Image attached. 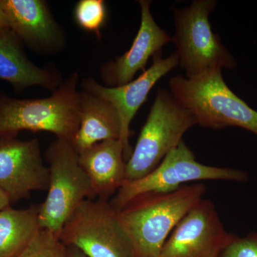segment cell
Wrapping results in <instances>:
<instances>
[{
  "instance_id": "cell-14",
  "label": "cell",
  "mask_w": 257,
  "mask_h": 257,
  "mask_svg": "<svg viewBox=\"0 0 257 257\" xmlns=\"http://www.w3.org/2000/svg\"><path fill=\"white\" fill-rule=\"evenodd\" d=\"M124 147L106 140L79 154V165L89 177L96 198L109 202L126 181Z\"/></svg>"
},
{
  "instance_id": "cell-17",
  "label": "cell",
  "mask_w": 257,
  "mask_h": 257,
  "mask_svg": "<svg viewBox=\"0 0 257 257\" xmlns=\"http://www.w3.org/2000/svg\"><path fill=\"white\" fill-rule=\"evenodd\" d=\"M38 206L0 211V257H18L41 229Z\"/></svg>"
},
{
  "instance_id": "cell-16",
  "label": "cell",
  "mask_w": 257,
  "mask_h": 257,
  "mask_svg": "<svg viewBox=\"0 0 257 257\" xmlns=\"http://www.w3.org/2000/svg\"><path fill=\"white\" fill-rule=\"evenodd\" d=\"M0 79L20 91L40 86L55 92L63 82L57 74L29 60L11 30L0 32Z\"/></svg>"
},
{
  "instance_id": "cell-6",
  "label": "cell",
  "mask_w": 257,
  "mask_h": 257,
  "mask_svg": "<svg viewBox=\"0 0 257 257\" xmlns=\"http://www.w3.org/2000/svg\"><path fill=\"white\" fill-rule=\"evenodd\" d=\"M49 187L46 199L38 205L42 229L57 236L81 203L96 199L92 184L79 163V154L72 143L57 139L47 148Z\"/></svg>"
},
{
  "instance_id": "cell-21",
  "label": "cell",
  "mask_w": 257,
  "mask_h": 257,
  "mask_svg": "<svg viewBox=\"0 0 257 257\" xmlns=\"http://www.w3.org/2000/svg\"><path fill=\"white\" fill-rule=\"evenodd\" d=\"M11 201L9 197L0 189V211L11 206Z\"/></svg>"
},
{
  "instance_id": "cell-23",
  "label": "cell",
  "mask_w": 257,
  "mask_h": 257,
  "mask_svg": "<svg viewBox=\"0 0 257 257\" xmlns=\"http://www.w3.org/2000/svg\"><path fill=\"white\" fill-rule=\"evenodd\" d=\"M10 30L9 24L8 23L6 17L0 7V32L5 31V30Z\"/></svg>"
},
{
  "instance_id": "cell-19",
  "label": "cell",
  "mask_w": 257,
  "mask_h": 257,
  "mask_svg": "<svg viewBox=\"0 0 257 257\" xmlns=\"http://www.w3.org/2000/svg\"><path fill=\"white\" fill-rule=\"evenodd\" d=\"M66 254L67 246L60 238L41 229L18 257H66Z\"/></svg>"
},
{
  "instance_id": "cell-11",
  "label": "cell",
  "mask_w": 257,
  "mask_h": 257,
  "mask_svg": "<svg viewBox=\"0 0 257 257\" xmlns=\"http://www.w3.org/2000/svg\"><path fill=\"white\" fill-rule=\"evenodd\" d=\"M152 60V65L148 69L124 85L106 87L92 78L83 82L84 91L110 103L117 111L121 124L120 141L124 147V160L126 161L133 151L130 144V124L135 114L146 101L150 91L157 82L179 65V57L176 52L166 58H163L162 52H160Z\"/></svg>"
},
{
  "instance_id": "cell-2",
  "label": "cell",
  "mask_w": 257,
  "mask_h": 257,
  "mask_svg": "<svg viewBox=\"0 0 257 257\" xmlns=\"http://www.w3.org/2000/svg\"><path fill=\"white\" fill-rule=\"evenodd\" d=\"M79 74L74 72L44 99H0V138L24 130L48 132L72 143L79 126Z\"/></svg>"
},
{
  "instance_id": "cell-4",
  "label": "cell",
  "mask_w": 257,
  "mask_h": 257,
  "mask_svg": "<svg viewBox=\"0 0 257 257\" xmlns=\"http://www.w3.org/2000/svg\"><path fill=\"white\" fill-rule=\"evenodd\" d=\"M197 125L195 116L170 91L159 88L136 146L126 162V181L138 180L155 170Z\"/></svg>"
},
{
  "instance_id": "cell-12",
  "label": "cell",
  "mask_w": 257,
  "mask_h": 257,
  "mask_svg": "<svg viewBox=\"0 0 257 257\" xmlns=\"http://www.w3.org/2000/svg\"><path fill=\"white\" fill-rule=\"evenodd\" d=\"M138 3L141 9V23L133 45L122 55L101 67V77L106 87H119L133 81L138 72L146 70L149 60L162 52V47L172 42V37L152 16V2L140 0Z\"/></svg>"
},
{
  "instance_id": "cell-20",
  "label": "cell",
  "mask_w": 257,
  "mask_h": 257,
  "mask_svg": "<svg viewBox=\"0 0 257 257\" xmlns=\"http://www.w3.org/2000/svg\"><path fill=\"white\" fill-rule=\"evenodd\" d=\"M220 257H257V231L243 236L235 234Z\"/></svg>"
},
{
  "instance_id": "cell-1",
  "label": "cell",
  "mask_w": 257,
  "mask_h": 257,
  "mask_svg": "<svg viewBox=\"0 0 257 257\" xmlns=\"http://www.w3.org/2000/svg\"><path fill=\"white\" fill-rule=\"evenodd\" d=\"M206 192L204 184H186L174 192L140 194L115 210L133 257H160L172 231Z\"/></svg>"
},
{
  "instance_id": "cell-13",
  "label": "cell",
  "mask_w": 257,
  "mask_h": 257,
  "mask_svg": "<svg viewBox=\"0 0 257 257\" xmlns=\"http://www.w3.org/2000/svg\"><path fill=\"white\" fill-rule=\"evenodd\" d=\"M10 30L35 50L51 52L62 48L64 37L42 0H0Z\"/></svg>"
},
{
  "instance_id": "cell-7",
  "label": "cell",
  "mask_w": 257,
  "mask_h": 257,
  "mask_svg": "<svg viewBox=\"0 0 257 257\" xmlns=\"http://www.w3.org/2000/svg\"><path fill=\"white\" fill-rule=\"evenodd\" d=\"M248 179L249 176L245 171L213 167L197 162L194 154L182 140L148 175L138 180L126 181L109 203L114 210L118 211L134 198L145 193L174 192L189 182L199 181L243 183Z\"/></svg>"
},
{
  "instance_id": "cell-10",
  "label": "cell",
  "mask_w": 257,
  "mask_h": 257,
  "mask_svg": "<svg viewBox=\"0 0 257 257\" xmlns=\"http://www.w3.org/2000/svg\"><path fill=\"white\" fill-rule=\"evenodd\" d=\"M49 175L37 139L0 138V189L11 203L28 199L32 192L47 191Z\"/></svg>"
},
{
  "instance_id": "cell-9",
  "label": "cell",
  "mask_w": 257,
  "mask_h": 257,
  "mask_svg": "<svg viewBox=\"0 0 257 257\" xmlns=\"http://www.w3.org/2000/svg\"><path fill=\"white\" fill-rule=\"evenodd\" d=\"M234 236L225 229L214 202L203 198L175 226L160 257H220Z\"/></svg>"
},
{
  "instance_id": "cell-15",
  "label": "cell",
  "mask_w": 257,
  "mask_h": 257,
  "mask_svg": "<svg viewBox=\"0 0 257 257\" xmlns=\"http://www.w3.org/2000/svg\"><path fill=\"white\" fill-rule=\"evenodd\" d=\"M121 135V120L114 106L91 93L79 92V126L72 141L77 153L106 140H120Z\"/></svg>"
},
{
  "instance_id": "cell-8",
  "label": "cell",
  "mask_w": 257,
  "mask_h": 257,
  "mask_svg": "<svg viewBox=\"0 0 257 257\" xmlns=\"http://www.w3.org/2000/svg\"><path fill=\"white\" fill-rule=\"evenodd\" d=\"M59 238L87 257H133L126 234L109 202L87 199L66 221Z\"/></svg>"
},
{
  "instance_id": "cell-22",
  "label": "cell",
  "mask_w": 257,
  "mask_h": 257,
  "mask_svg": "<svg viewBox=\"0 0 257 257\" xmlns=\"http://www.w3.org/2000/svg\"><path fill=\"white\" fill-rule=\"evenodd\" d=\"M66 257H87L78 248L74 246H67V254Z\"/></svg>"
},
{
  "instance_id": "cell-18",
  "label": "cell",
  "mask_w": 257,
  "mask_h": 257,
  "mask_svg": "<svg viewBox=\"0 0 257 257\" xmlns=\"http://www.w3.org/2000/svg\"><path fill=\"white\" fill-rule=\"evenodd\" d=\"M74 17L83 30L99 35L106 21L105 3L103 0H80L74 8Z\"/></svg>"
},
{
  "instance_id": "cell-5",
  "label": "cell",
  "mask_w": 257,
  "mask_h": 257,
  "mask_svg": "<svg viewBox=\"0 0 257 257\" xmlns=\"http://www.w3.org/2000/svg\"><path fill=\"white\" fill-rule=\"evenodd\" d=\"M216 5L214 0H194L188 7L174 9L175 32L172 42L187 78H195L212 69H234L237 65L221 37L211 29L209 15Z\"/></svg>"
},
{
  "instance_id": "cell-3",
  "label": "cell",
  "mask_w": 257,
  "mask_h": 257,
  "mask_svg": "<svg viewBox=\"0 0 257 257\" xmlns=\"http://www.w3.org/2000/svg\"><path fill=\"white\" fill-rule=\"evenodd\" d=\"M168 84L170 92L192 113L199 126L211 130L237 126L257 136V111L228 87L222 69L193 79L176 75Z\"/></svg>"
}]
</instances>
